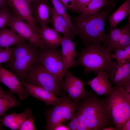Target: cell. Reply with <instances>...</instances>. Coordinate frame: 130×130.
<instances>
[{
	"mask_svg": "<svg viewBox=\"0 0 130 130\" xmlns=\"http://www.w3.org/2000/svg\"><path fill=\"white\" fill-rule=\"evenodd\" d=\"M114 7L107 5L95 14L80 13L73 17L74 31L83 43H102L105 47L108 34L105 31V23Z\"/></svg>",
	"mask_w": 130,
	"mask_h": 130,
	"instance_id": "6da1fadb",
	"label": "cell"
},
{
	"mask_svg": "<svg viewBox=\"0 0 130 130\" xmlns=\"http://www.w3.org/2000/svg\"><path fill=\"white\" fill-rule=\"evenodd\" d=\"M77 110L86 119L88 130H103L113 122L110 118L105 98L90 91L77 103Z\"/></svg>",
	"mask_w": 130,
	"mask_h": 130,
	"instance_id": "7a4b0ae2",
	"label": "cell"
},
{
	"mask_svg": "<svg viewBox=\"0 0 130 130\" xmlns=\"http://www.w3.org/2000/svg\"><path fill=\"white\" fill-rule=\"evenodd\" d=\"M39 54L38 47L24 41L13 47L11 56L5 63V65L19 78L22 84L29 72L38 62Z\"/></svg>",
	"mask_w": 130,
	"mask_h": 130,
	"instance_id": "3957f363",
	"label": "cell"
},
{
	"mask_svg": "<svg viewBox=\"0 0 130 130\" xmlns=\"http://www.w3.org/2000/svg\"><path fill=\"white\" fill-rule=\"evenodd\" d=\"M110 54L104 46L90 43L77 53V58L73 67L80 66L84 68V74L91 72L95 74L103 71L107 72L111 59Z\"/></svg>",
	"mask_w": 130,
	"mask_h": 130,
	"instance_id": "277c9868",
	"label": "cell"
},
{
	"mask_svg": "<svg viewBox=\"0 0 130 130\" xmlns=\"http://www.w3.org/2000/svg\"><path fill=\"white\" fill-rule=\"evenodd\" d=\"M109 117L118 130L130 119V93L115 85L106 96Z\"/></svg>",
	"mask_w": 130,
	"mask_h": 130,
	"instance_id": "5b68a950",
	"label": "cell"
},
{
	"mask_svg": "<svg viewBox=\"0 0 130 130\" xmlns=\"http://www.w3.org/2000/svg\"><path fill=\"white\" fill-rule=\"evenodd\" d=\"M46 114L45 128L46 130H54L57 126L70 120L75 115L78 107L77 103L65 95Z\"/></svg>",
	"mask_w": 130,
	"mask_h": 130,
	"instance_id": "8992f818",
	"label": "cell"
},
{
	"mask_svg": "<svg viewBox=\"0 0 130 130\" xmlns=\"http://www.w3.org/2000/svg\"><path fill=\"white\" fill-rule=\"evenodd\" d=\"M25 82L44 89L55 96L63 94L56 78L38 62L29 72Z\"/></svg>",
	"mask_w": 130,
	"mask_h": 130,
	"instance_id": "52a82bcc",
	"label": "cell"
},
{
	"mask_svg": "<svg viewBox=\"0 0 130 130\" xmlns=\"http://www.w3.org/2000/svg\"><path fill=\"white\" fill-rule=\"evenodd\" d=\"M38 62L52 74L60 83L66 70L61 50L58 47L39 48Z\"/></svg>",
	"mask_w": 130,
	"mask_h": 130,
	"instance_id": "ba28073f",
	"label": "cell"
},
{
	"mask_svg": "<svg viewBox=\"0 0 130 130\" xmlns=\"http://www.w3.org/2000/svg\"><path fill=\"white\" fill-rule=\"evenodd\" d=\"M6 26L13 30L21 38L39 48L45 46L38 34L34 31L29 24L14 14L5 27Z\"/></svg>",
	"mask_w": 130,
	"mask_h": 130,
	"instance_id": "9c48e42d",
	"label": "cell"
},
{
	"mask_svg": "<svg viewBox=\"0 0 130 130\" xmlns=\"http://www.w3.org/2000/svg\"><path fill=\"white\" fill-rule=\"evenodd\" d=\"M107 72L111 85L124 90L130 85V62L122 64L111 59Z\"/></svg>",
	"mask_w": 130,
	"mask_h": 130,
	"instance_id": "30bf717a",
	"label": "cell"
},
{
	"mask_svg": "<svg viewBox=\"0 0 130 130\" xmlns=\"http://www.w3.org/2000/svg\"><path fill=\"white\" fill-rule=\"evenodd\" d=\"M64 77V80L60 83L62 89L66 91L68 96L77 104L88 92L85 89L84 83L68 69L65 71Z\"/></svg>",
	"mask_w": 130,
	"mask_h": 130,
	"instance_id": "8fae6325",
	"label": "cell"
},
{
	"mask_svg": "<svg viewBox=\"0 0 130 130\" xmlns=\"http://www.w3.org/2000/svg\"><path fill=\"white\" fill-rule=\"evenodd\" d=\"M0 82L7 87L12 93L17 94L20 100H23L29 95L18 77L9 71L2 67H0Z\"/></svg>",
	"mask_w": 130,
	"mask_h": 130,
	"instance_id": "7c38bea8",
	"label": "cell"
},
{
	"mask_svg": "<svg viewBox=\"0 0 130 130\" xmlns=\"http://www.w3.org/2000/svg\"><path fill=\"white\" fill-rule=\"evenodd\" d=\"M33 19L40 27L51 22V7L48 0H36L31 5Z\"/></svg>",
	"mask_w": 130,
	"mask_h": 130,
	"instance_id": "4fadbf2b",
	"label": "cell"
},
{
	"mask_svg": "<svg viewBox=\"0 0 130 130\" xmlns=\"http://www.w3.org/2000/svg\"><path fill=\"white\" fill-rule=\"evenodd\" d=\"M10 8L13 13L27 22L38 33L39 28L33 19L30 5L26 0H8Z\"/></svg>",
	"mask_w": 130,
	"mask_h": 130,
	"instance_id": "5bb4252c",
	"label": "cell"
},
{
	"mask_svg": "<svg viewBox=\"0 0 130 130\" xmlns=\"http://www.w3.org/2000/svg\"><path fill=\"white\" fill-rule=\"evenodd\" d=\"M96 74V77L84 83L89 86L98 95L108 96L111 91L112 87L109 80L108 73L100 71Z\"/></svg>",
	"mask_w": 130,
	"mask_h": 130,
	"instance_id": "9a60e30c",
	"label": "cell"
},
{
	"mask_svg": "<svg viewBox=\"0 0 130 130\" xmlns=\"http://www.w3.org/2000/svg\"><path fill=\"white\" fill-rule=\"evenodd\" d=\"M53 28L45 25L39 28L38 34L45 47H58L60 46L63 37Z\"/></svg>",
	"mask_w": 130,
	"mask_h": 130,
	"instance_id": "2e32d148",
	"label": "cell"
},
{
	"mask_svg": "<svg viewBox=\"0 0 130 130\" xmlns=\"http://www.w3.org/2000/svg\"><path fill=\"white\" fill-rule=\"evenodd\" d=\"M28 93L33 97L44 102L47 105H54L60 100L51 92L26 82L22 84Z\"/></svg>",
	"mask_w": 130,
	"mask_h": 130,
	"instance_id": "e0dca14e",
	"label": "cell"
},
{
	"mask_svg": "<svg viewBox=\"0 0 130 130\" xmlns=\"http://www.w3.org/2000/svg\"><path fill=\"white\" fill-rule=\"evenodd\" d=\"M32 110L30 108H26L22 112L16 113L15 112L5 115L0 119L2 125L12 130H19L23 122L32 115Z\"/></svg>",
	"mask_w": 130,
	"mask_h": 130,
	"instance_id": "ac0fdd59",
	"label": "cell"
},
{
	"mask_svg": "<svg viewBox=\"0 0 130 130\" xmlns=\"http://www.w3.org/2000/svg\"><path fill=\"white\" fill-rule=\"evenodd\" d=\"M76 42H73L68 38L64 36L60 46L61 51L65 69L73 67L77 52L75 50Z\"/></svg>",
	"mask_w": 130,
	"mask_h": 130,
	"instance_id": "d6986e66",
	"label": "cell"
},
{
	"mask_svg": "<svg viewBox=\"0 0 130 130\" xmlns=\"http://www.w3.org/2000/svg\"><path fill=\"white\" fill-rule=\"evenodd\" d=\"M51 22L53 28L59 33L72 40L76 35L75 33L70 29L64 18L56 11L53 7L51 8Z\"/></svg>",
	"mask_w": 130,
	"mask_h": 130,
	"instance_id": "ffe728a7",
	"label": "cell"
},
{
	"mask_svg": "<svg viewBox=\"0 0 130 130\" xmlns=\"http://www.w3.org/2000/svg\"><path fill=\"white\" fill-rule=\"evenodd\" d=\"M25 40L12 29L3 27L0 29V48H6L17 45Z\"/></svg>",
	"mask_w": 130,
	"mask_h": 130,
	"instance_id": "44dd1931",
	"label": "cell"
},
{
	"mask_svg": "<svg viewBox=\"0 0 130 130\" xmlns=\"http://www.w3.org/2000/svg\"><path fill=\"white\" fill-rule=\"evenodd\" d=\"M130 0H126L109 17L110 27H115L119 23L125 18L128 14H130Z\"/></svg>",
	"mask_w": 130,
	"mask_h": 130,
	"instance_id": "7402d4cb",
	"label": "cell"
},
{
	"mask_svg": "<svg viewBox=\"0 0 130 130\" xmlns=\"http://www.w3.org/2000/svg\"><path fill=\"white\" fill-rule=\"evenodd\" d=\"M13 94L10 91L6 92L4 91L0 93V119L8 110L21 105Z\"/></svg>",
	"mask_w": 130,
	"mask_h": 130,
	"instance_id": "603a6c76",
	"label": "cell"
},
{
	"mask_svg": "<svg viewBox=\"0 0 130 130\" xmlns=\"http://www.w3.org/2000/svg\"><path fill=\"white\" fill-rule=\"evenodd\" d=\"M116 5L113 1L109 0H92L79 10V13L88 14H95L103 7L107 5L114 7Z\"/></svg>",
	"mask_w": 130,
	"mask_h": 130,
	"instance_id": "cb8c5ba5",
	"label": "cell"
},
{
	"mask_svg": "<svg viewBox=\"0 0 130 130\" xmlns=\"http://www.w3.org/2000/svg\"><path fill=\"white\" fill-rule=\"evenodd\" d=\"M108 34L105 47L109 52H115L122 33V28L110 27L108 28Z\"/></svg>",
	"mask_w": 130,
	"mask_h": 130,
	"instance_id": "d4e9b609",
	"label": "cell"
},
{
	"mask_svg": "<svg viewBox=\"0 0 130 130\" xmlns=\"http://www.w3.org/2000/svg\"><path fill=\"white\" fill-rule=\"evenodd\" d=\"M114 52V53L110 54L111 59H115L118 63L122 64L130 62V45Z\"/></svg>",
	"mask_w": 130,
	"mask_h": 130,
	"instance_id": "484cf974",
	"label": "cell"
},
{
	"mask_svg": "<svg viewBox=\"0 0 130 130\" xmlns=\"http://www.w3.org/2000/svg\"><path fill=\"white\" fill-rule=\"evenodd\" d=\"M56 11L63 17L66 22L70 29L74 31V26L71 18L67 13L66 9L59 0H50Z\"/></svg>",
	"mask_w": 130,
	"mask_h": 130,
	"instance_id": "4316f807",
	"label": "cell"
},
{
	"mask_svg": "<svg viewBox=\"0 0 130 130\" xmlns=\"http://www.w3.org/2000/svg\"><path fill=\"white\" fill-rule=\"evenodd\" d=\"M130 20L129 16L127 23L122 27V33L117 46L116 50L124 48L130 45Z\"/></svg>",
	"mask_w": 130,
	"mask_h": 130,
	"instance_id": "83f0119b",
	"label": "cell"
},
{
	"mask_svg": "<svg viewBox=\"0 0 130 130\" xmlns=\"http://www.w3.org/2000/svg\"><path fill=\"white\" fill-rule=\"evenodd\" d=\"M14 14L10 8L0 10V29L5 27Z\"/></svg>",
	"mask_w": 130,
	"mask_h": 130,
	"instance_id": "f1b7e54d",
	"label": "cell"
},
{
	"mask_svg": "<svg viewBox=\"0 0 130 130\" xmlns=\"http://www.w3.org/2000/svg\"><path fill=\"white\" fill-rule=\"evenodd\" d=\"M34 117L32 115L25 120L20 126L19 130H35L36 129L34 124Z\"/></svg>",
	"mask_w": 130,
	"mask_h": 130,
	"instance_id": "f546056e",
	"label": "cell"
},
{
	"mask_svg": "<svg viewBox=\"0 0 130 130\" xmlns=\"http://www.w3.org/2000/svg\"><path fill=\"white\" fill-rule=\"evenodd\" d=\"M66 9L69 10L73 13H79L75 0H59Z\"/></svg>",
	"mask_w": 130,
	"mask_h": 130,
	"instance_id": "4dcf8cb0",
	"label": "cell"
},
{
	"mask_svg": "<svg viewBox=\"0 0 130 130\" xmlns=\"http://www.w3.org/2000/svg\"><path fill=\"white\" fill-rule=\"evenodd\" d=\"M13 50V47H7L0 51V65L7 62L10 58Z\"/></svg>",
	"mask_w": 130,
	"mask_h": 130,
	"instance_id": "1f68e13d",
	"label": "cell"
},
{
	"mask_svg": "<svg viewBox=\"0 0 130 130\" xmlns=\"http://www.w3.org/2000/svg\"><path fill=\"white\" fill-rule=\"evenodd\" d=\"M76 115L78 121L77 130H88L85 117L77 110H76Z\"/></svg>",
	"mask_w": 130,
	"mask_h": 130,
	"instance_id": "d6a6232c",
	"label": "cell"
},
{
	"mask_svg": "<svg viewBox=\"0 0 130 130\" xmlns=\"http://www.w3.org/2000/svg\"><path fill=\"white\" fill-rule=\"evenodd\" d=\"M78 125V121L76 113L74 116L70 120L67 126L71 130H77Z\"/></svg>",
	"mask_w": 130,
	"mask_h": 130,
	"instance_id": "836d02e7",
	"label": "cell"
},
{
	"mask_svg": "<svg viewBox=\"0 0 130 130\" xmlns=\"http://www.w3.org/2000/svg\"><path fill=\"white\" fill-rule=\"evenodd\" d=\"M75 0L76 6L79 10V9L88 4L92 0Z\"/></svg>",
	"mask_w": 130,
	"mask_h": 130,
	"instance_id": "e575fe53",
	"label": "cell"
},
{
	"mask_svg": "<svg viewBox=\"0 0 130 130\" xmlns=\"http://www.w3.org/2000/svg\"><path fill=\"white\" fill-rule=\"evenodd\" d=\"M10 8L8 0H0V10Z\"/></svg>",
	"mask_w": 130,
	"mask_h": 130,
	"instance_id": "d590c367",
	"label": "cell"
},
{
	"mask_svg": "<svg viewBox=\"0 0 130 130\" xmlns=\"http://www.w3.org/2000/svg\"><path fill=\"white\" fill-rule=\"evenodd\" d=\"M130 130V119L124 124L121 130Z\"/></svg>",
	"mask_w": 130,
	"mask_h": 130,
	"instance_id": "8d00e7d4",
	"label": "cell"
},
{
	"mask_svg": "<svg viewBox=\"0 0 130 130\" xmlns=\"http://www.w3.org/2000/svg\"><path fill=\"white\" fill-rule=\"evenodd\" d=\"M61 125L57 126L54 130H69V128L67 126Z\"/></svg>",
	"mask_w": 130,
	"mask_h": 130,
	"instance_id": "74e56055",
	"label": "cell"
},
{
	"mask_svg": "<svg viewBox=\"0 0 130 130\" xmlns=\"http://www.w3.org/2000/svg\"><path fill=\"white\" fill-rule=\"evenodd\" d=\"M103 130H118L116 127L115 128L112 126H110L105 128Z\"/></svg>",
	"mask_w": 130,
	"mask_h": 130,
	"instance_id": "f35d334b",
	"label": "cell"
},
{
	"mask_svg": "<svg viewBox=\"0 0 130 130\" xmlns=\"http://www.w3.org/2000/svg\"><path fill=\"white\" fill-rule=\"evenodd\" d=\"M30 5L32 4L36 0H26Z\"/></svg>",
	"mask_w": 130,
	"mask_h": 130,
	"instance_id": "ab89813d",
	"label": "cell"
},
{
	"mask_svg": "<svg viewBox=\"0 0 130 130\" xmlns=\"http://www.w3.org/2000/svg\"><path fill=\"white\" fill-rule=\"evenodd\" d=\"M3 91V90H2V89L1 88L0 86V93H1L3 91Z\"/></svg>",
	"mask_w": 130,
	"mask_h": 130,
	"instance_id": "60d3db41",
	"label": "cell"
},
{
	"mask_svg": "<svg viewBox=\"0 0 130 130\" xmlns=\"http://www.w3.org/2000/svg\"><path fill=\"white\" fill-rule=\"evenodd\" d=\"M2 124H0V130H2Z\"/></svg>",
	"mask_w": 130,
	"mask_h": 130,
	"instance_id": "b9f144b4",
	"label": "cell"
},
{
	"mask_svg": "<svg viewBox=\"0 0 130 130\" xmlns=\"http://www.w3.org/2000/svg\"><path fill=\"white\" fill-rule=\"evenodd\" d=\"M3 50V49L0 48V51H1Z\"/></svg>",
	"mask_w": 130,
	"mask_h": 130,
	"instance_id": "7bdbcfd3",
	"label": "cell"
},
{
	"mask_svg": "<svg viewBox=\"0 0 130 130\" xmlns=\"http://www.w3.org/2000/svg\"><path fill=\"white\" fill-rule=\"evenodd\" d=\"M0 124H1V123L0 122Z\"/></svg>",
	"mask_w": 130,
	"mask_h": 130,
	"instance_id": "ee69618b",
	"label": "cell"
}]
</instances>
